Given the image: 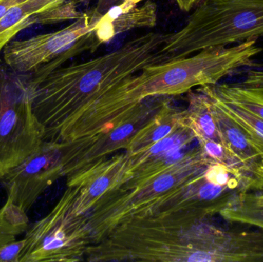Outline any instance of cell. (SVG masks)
<instances>
[{
    "mask_svg": "<svg viewBox=\"0 0 263 262\" xmlns=\"http://www.w3.org/2000/svg\"><path fill=\"white\" fill-rule=\"evenodd\" d=\"M27 213L9 200L0 208V247L17 240L29 227Z\"/></svg>",
    "mask_w": 263,
    "mask_h": 262,
    "instance_id": "e0dca14e",
    "label": "cell"
},
{
    "mask_svg": "<svg viewBox=\"0 0 263 262\" xmlns=\"http://www.w3.org/2000/svg\"><path fill=\"white\" fill-rule=\"evenodd\" d=\"M207 86L221 99L234 103L263 119V71H252L242 83Z\"/></svg>",
    "mask_w": 263,
    "mask_h": 262,
    "instance_id": "4fadbf2b",
    "label": "cell"
},
{
    "mask_svg": "<svg viewBox=\"0 0 263 262\" xmlns=\"http://www.w3.org/2000/svg\"><path fill=\"white\" fill-rule=\"evenodd\" d=\"M256 43V40H250L230 48H210L193 56L149 65L125 78L123 86L132 97L143 100L175 96L194 87L216 84L241 68L251 66L253 57L262 51Z\"/></svg>",
    "mask_w": 263,
    "mask_h": 262,
    "instance_id": "3957f363",
    "label": "cell"
},
{
    "mask_svg": "<svg viewBox=\"0 0 263 262\" xmlns=\"http://www.w3.org/2000/svg\"><path fill=\"white\" fill-rule=\"evenodd\" d=\"M181 10L184 12H190L193 8L196 7L202 0H175Z\"/></svg>",
    "mask_w": 263,
    "mask_h": 262,
    "instance_id": "ffe728a7",
    "label": "cell"
},
{
    "mask_svg": "<svg viewBox=\"0 0 263 262\" xmlns=\"http://www.w3.org/2000/svg\"><path fill=\"white\" fill-rule=\"evenodd\" d=\"M185 119V110L175 109L168 102L133 137L125 151L133 153L148 149L173 133Z\"/></svg>",
    "mask_w": 263,
    "mask_h": 262,
    "instance_id": "5bb4252c",
    "label": "cell"
},
{
    "mask_svg": "<svg viewBox=\"0 0 263 262\" xmlns=\"http://www.w3.org/2000/svg\"><path fill=\"white\" fill-rule=\"evenodd\" d=\"M124 0H97V4L93 9H91L92 15L95 18H100L104 15L109 9L120 4Z\"/></svg>",
    "mask_w": 263,
    "mask_h": 262,
    "instance_id": "d6986e66",
    "label": "cell"
},
{
    "mask_svg": "<svg viewBox=\"0 0 263 262\" xmlns=\"http://www.w3.org/2000/svg\"><path fill=\"white\" fill-rule=\"evenodd\" d=\"M170 98L148 97L124 118L104 123L71 143H60L67 185L107 161L114 152L126 150L133 137L170 101Z\"/></svg>",
    "mask_w": 263,
    "mask_h": 262,
    "instance_id": "52a82bcc",
    "label": "cell"
},
{
    "mask_svg": "<svg viewBox=\"0 0 263 262\" xmlns=\"http://www.w3.org/2000/svg\"><path fill=\"white\" fill-rule=\"evenodd\" d=\"M99 20L89 11L60 30L12 40L3 49V60L12 72L29 79H40L70 58L100 47L93 34Z\"/></svg>",
    "mask_w": 263,
    "mask_h": 262,
    "instance_id": "5b68a950",
    "label": "cell"
},
{
    "mask_svg": "<svg viewBox=\"0 0 263 262\" xmlns=\"http://www.w3.org/2000/svg\"><path fill=\"white\" fill-rule=\"evenodd\" d=\"M187 93L189 106L185 110V116L196 141L209 139L222 144L208 95L199 88L192 89Z\"/></svg>",
    "mask_w": 263,
    "mask_h": 262,
    "instance_id": "9a60e30c",
    "label": "cell"
},
{
    "mask_svg": "<svg viewBox=\"0 0 263 262\" xmlns=\"http://www.w3.org/2000/svg\"><path fill=\"white\" fill-rule=\"evenodd\" d=\"M24 246V238L11 241L0 247V262H18Z\"/></svg>",
    "mask_w": 263,
    "mask_h": 262,
    "instance_id": "ac0fdd59",
    "label": "cell"
},
{
    "mask_svg": "<svg viewBox=\"0 0 263 262\" xmlns=\"http://www.w3.org/2000/svg\"><path fill=\"white\" fill-rule=\"evenodd\" d=\"M199 89L210 98L212 112L217 124L221 141L227 152L239 163L246 175L256 186V190H263V152L251 135L222 107L203 86Z\"/></svg>",
    "mask_w": 263,
    "mask_h": 262,
    "instance_id": "8fae6325",
    "label": "cell"
},
{
    "mask_svg": "<svg viewBox=\"0 0 263 262\" xmlns=\"http://www.w3.org/2000/svg\"><path fill=\"white\" fill-rule=\"evenodd\" d=\"M219 215L230 223L248 225L263 231V192L242 194Z\"/></svg>",
    "mask_w": 263,
    "mask_h": 262,
    "instance_id": "2e32d148",
    "label": "cell"
},
{
    "mask_svg": "<svg viewBox=\"0 0 263 262\" xmlns=\"http://www.w3.org/2000/svg\"><path fill=\"white\" fill-rule=\"evenodd\" d=\"M263 37V0H202L177 32L165 35L167 61Z\"/></svg>",
    "mask_w": 263,
    "mask_h": 262,
    "instance_id": "277c9868",
    "label": "cell"
},
{
    "mask_svg": "<svg viewBox=\"0 0 263 262\" xmlns=\"http://www.w3.org/2000/svg\"><path fill=\"white\" fill-rule=\"evenodd\" d=\"M75 199V189L68 187L46 216L29 226L18 262L77 261L86 255L90 230Z\"/></svg>",
    "mask_w": 263,
    "mask_h": 262,
    "instance_id": "8992f818",
    "label": "cell"
},
{
    "mask_svg": "<svg viewBox=\"0 0 263 262\" xmlns=\"http://www.w3.org/2000/svg\"><path fill=\"white\" fill-rule=\"evenodd\" d=\"M64 177L60 143L44 141L23 163L0 178L7 199L27 213L40 195Z\"/></svg>",
    "mask_w": 263,
    "mask_h": 262,
    "instance_id": "9c48e42d",
    "label": "cell"
},
{
    "mask_svg": "<svg viewBox=\"0 0 263 262\" xmlns=\"http://www.w3.org/2000/svg\"><path fill=\"white\" fill-rule=\"evenodd\" d=\"M81 0H18L0 18V55L5 46L32 25H52L78 19Z\"/></svg>",
    "mask_w": 263,
    "mask_h": 262,
    "instance_id": "30bf717a",
    "label": "cell"
},
{
    "mask_svg": "<svg viewBox=\"0 0 263 262\" xmlns=\"http://www.w3.org/2000/svg\"><path fill=\"white\" fill-rule=\"evenodd\" d=\"M165 35L148 32L92 59L61 66L40 79L26 78L44 139L59 143L69 125L122 80L166 62Z\"/></svg>",
    "mask_w": 263,
    "mask_h": 262,
    "instance_id": "7a4b0ae2",
    "label": "cell"
},
{
    "mask_svg": "<svg viewBox=\"0 0 263 262\" xmlns=\"http://www.w3.org/2000/svg\"><path fill=\"white\" fill-rule=\"evenodd\" d=\"M159 157L117 175L85 217L92 243L134 220L186 215L204 220L216 214L212 186L205 178L211 162L199 146Z\"/></svg>",
    "mask_w": 263,
    "mask_h": 262,
    "instance_id": "6da1fadb",
    "label": "cell"
},
{
    "mask_svg": "<svg viewBox=\"0 0 263 262\" xmlns=\"http://www.w3.org/2000/svg\"><path fill=\"white\" fill-rule=\"evenodd\" d=\"M157 16V5L152 0H145L140 6L130 8L112 19L101 16L93 32L96 41L100 46L133 29H151L156 26Z\"/></svg>",
    "mask_w": 263,
    "mask_h": 262,
    "instance_id": "7c38bea8",
    "label": "cell"
},
{
    "mask_svg": "<svg viewBox=\"0 0 263 262\" xmlns=\"http://www.w3.org/2000/svg\"><path fill=\"white\" fill-rule=\"evenodd\" d=\"M34 114L26 77L0 73V178L23 163L44 141Z\"/></svg>",
    "mask_w": 263,
    "mask_h": 262,
    "instance_id": "ba28073f",
    "label": "cell"
}]
</instances>
